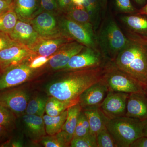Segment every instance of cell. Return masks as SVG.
Listing matches in <instances>:
<instances>
[{"mask_svg":"<svg viewBox=\"0 0 147 147\" xmlns=\"http://www.w3.org/2000/svg\"><path fill=\"white\" fill-rule=\"evenodd\" d=\"M102 20L96 33L98 47L107 61L113 62L129 40L112 14Z\"/></svg>","mask_w":147,"mask_h":147,"instance_id":"3957f363","label":"cell"},{"mask_svg":"<svg viewBox=\"0 0 147 147\" xmlns=\"http://www.w3.org/2000/svg\"><path fill=\"white\" fill-rule=\"evenodd\" d=\"M79 102V100H61L53 96H50L46 102L45 113L48 115L56 117L67 110L72 105Z\"/></svg>","mask_w":147,"mask_h":147,"instance_id":"603a6c76","label":"cell"},{"mask_svg":"<svg viewBox=\"0 0 147 147\" xmlns=\"http://www.w3.org/2000/svg\"><path fill=\"white\" fill-rule=\"evenodd\" d=\"M18 44L11 38L9 35L0 32V51Z\"/></svg>","mask_w":147,"mask_h":147,"instance_id":"d590c367","label":"cell"},{"mask_svg":"<svg viewBox=\"0 0 147 147\" xmlns=\"http://www.w3.org/2000/svg\"><path fill=\"white\" fill-rule=\"evenodd\" d=\"M16 119L15 114L0 103V125L11 131L15 126Z\"/></svg>","mask_w":147,"mask_h":147,"instance_id":"f1b7e54d","label":"cell"},{"mask_svg":"<svg viewBox=\"0 0 147 147\" xmlns=\"http://www.w3.org/2000/svg\"><path fill=\"white\" fill-rule=\"evenodd\" d=\"M28 100V94L21 89H9L0 92V103L16 116L21 115L26 112Z\"/></svg>","mask_w":147,"mask_h":147,"instance_id":"7c38bea8","label":"cell"},{"mask_svg":"<svg viewBox=\"0 0 147 147\" xmlns=\"http://www.w3.org/2000/svg\"><path fill=\"white\" fill-rule=\"evenodd\" d=\"M103 70L104 67L63 71L59 79L47 86V94L61 100H79L85 90L102 79Z\"/></svg>","mask_w":147,"mask_h":147,"instance_id":"6da1fadb","label":"cell"},{"mask_svg":"<svg viewBox=\"0 0 147 147\" xmlns=\"http://www.w3.org/2000/svg\"><path fill=\"white\" fill-rule=\"evenodd\" d=\"M108 62L100 50L85 46L82 51L74 55L61 70L71 71L102 67Z\"/></svg>","mask_w":147,"mask_h":147,"instance_id":"ba28073f","label":"cell"},{"mask_svg":"<svg viewBox=\"0 0 147 147\" xmlns=\"http://www.w3.org/2000/svg\"><path fill=\"white\" fill-rule=\"evenodd\" d=\"M129 94L121 92H108L99 106L100 110L109 119L125 116Z\"/></svg>","mask_w":147,"mask_h":147,"instance_id":"30bf717a","label":"cell"},{"mask_svg":"<svg viewBox=\"0 0 147 147\" xmlns=\"http://www.w3.org/2000/svg\"><path fill=\"white\" fill-rule=\"evenodd\" d=\"M129 147H147V137H139L130 145Z\"/></svg>","mask_w":147,"mask_h":147,"instance_id":"f35d334b","label":"cell"},{"mask_svg":"<svg viewBox=\"0 0 147 147\" xmlns=\"http://www.w3.org/2000/svg\"><path fill=\"white\" fill-rule=\"evenodd\" d=\"M73 40L63 34L47 37L40 36L36 42L29 48L37 55L50 57L63 45Z\"/></svg>","mask_w":147,"mask_h":147,"instance_id":"5bb4252c","label":"cell"},{"mask_svg":"<svg viewBox=\"0 0 147 147\" xmlns=\"http://www.w3.org/2000/svg\"><path fill=\"white\" fill-rule=\"evenodd\" d=\"M100 9V13L102 19H104L107 15L108 9V0H99Z\"/></svg>","mask_w":147,"mask_h":147,"instance_id":"60d3db41","label":"cell"},{"mask_svg":"<svg viewBox=\"0 0 147 147\" xmlns=\"http://www.w3.org/2000/svg\"><path fill=\"white\" fill-rule=\"evenodd\" d=\"M5 1H13V0H5Z\"/></svg>","mask_w":147,"mask_h":147,"instance_id":"681fc988","label":"cell"},{"mask_svg":"<svg viewBox=\"0 0 147 147\" xmlns=\"http://www.w3.org/2000/svg\"><path fill=\"white\" fill-rule=\"evenodd\" d=\"M47 99L41 97H36L28 101L26 109V114L43 117L45 113Z\"/></svg>","mask_w":147,"mask_h":147,"instance_id":"83f0119b","label":"cell"},{"mask_svg":"<svg viewBox=\"0 0 147 147\" xmlns=\"http://www.w3.org/2000/svg\"><path fill=\"white\" fill-rule=\"evenodd\" d=\"M119 20L123 32L129 40L147 45V15H123Z\"/></svg>","mask_w":147,"mask_h":147,"instance_id":"9c48e42d","label":"cell"},{"mask_svg":"<svg viewBox=\"0 0 147 147\" xmlns=\"http://www.w3.org/2000/svg\"><path fill=\"white\" fill-rule=\"evenodd\" d=\"M9 36L17 43L29 47L34 44L40 37L31 24L18 20Z\"/></svg>","mask_w":147,"mask_h":147,"instance_id":"ac0fdd59","label":"cell"},{"mask_svg":"<svg viewBox=\"0 0 147 147\" xmlns=\"http://www.w3.org/2000/svg\"><path fill=\"white\" fill-rule=\"evenodd\" d=\"M67 116L62 130L73 137L74 134L82 108L79 102L67 109Z\"/></svg>","mask_w":147,"mask_h":147,"instance_id":"cb8c5ba5","label":"cell"},{"mask_svg":"<svg viewBox=\"0 0 147 147\" xmlns=\"http://www.w3.org/2000/svg\"><path fill=\"white\" fill-rule=\"evenodd\" d=\"M108 92L107 85L102 79L82 93L79 97V103L83 109L100 106Z\"/></svg>","mask_w":147,"mask_h":147,"instance_id":"2e32d148","label":"cell"},{"mask_svg":"<svg viewBox=\"0 0 147 147\" xmlns=\"http://www.w3.org/2000/svg\"><path fill=\"white\" fill-rule=\"evenodd\" d=\"M35 54L28 46L18 44L0 51V71L27 61Z\"/></svg>","mask_w":147,"mask_h":147,"instance_id":"4fadbf2b","label":"cell"},{"mask_svg":"<svg viewBox=\"0 0 147 147\" xmlns=\"http://www.w3.org/2000/svg\"><path fill=\"white\" fill-rule=\"evenodd\" d=\"M72 2L74 5L83 4L84 0H71Z\"/></svg>","mask_w":147,"mask_h":147,"instance_id":"bcb514c9","label":"cell"},{"mask_svg":"<svg viewBox=\"0 0 147 147\" xmlns=\"http://www.w3.org/2000/svg\"><path fill=\"white\" fill-rule=\"evenodd\" d=\"M116 8L119 12L126 14L137 13L138 10L133 6L130 0H115Z\"/></svg>","mask_w":147,"mask_h":147,"instance_id":"d6a6232c","label":"cell"},{"mask_svg":"<svg viewBox=\"0 0 147 147\" xmlns=\"http://www.w3.org/2000/svg\"><path fill=\"white\" fill-rule=\"evenodd\" d=\"M58 15L51 12L43 11L35 16L30 24L39 36L42 37L63 34L60 28Z\"/></svg>","mask_w":147,"mask_h":147,"instance_id":"8fae6325","label":"cell"},{"mask_svg":"<svg viewBox=\"0 0 147 147\" xmlns=\"http://www.w3.org/2000/svg\"><path fill=\"white\" fill-rule=\"evenodd\" d=\"M146 121L125 116L109 120L106 127L115 140L117 147H129L135 140L144 136L143 129Z\"/></svg>","mask_w":147,"mask_h":147,"instance_id":"277c9868","label":"cell"},{"mask_svg":"<svg viewBox=\"0 0 147 147\" xmlns=\"http://www.w3.org/2000/svg\"><path fill=\"white\" fill-rule=\"evenodd\" d=\"M63 14L71 20L82 25L90 31L95 32L90 16L86 9L84 10L76 9L73 4L66 12Z\"/></svg>","mask_w":147,"mask_h":147,"instance_id":"484cf974","label":"cell"},{"mask_svg":"<svg viewBox=\"0 0 147 147\" xmlns=\"http://www.w3.org/2000/svg\"><path fill=\"white\" fill-rule=\"evenodd\" d=\"M125 116L142 121L147 119V96L145 93L129 94Z\"/></svg>","mask_w":147,"mask_h":147,"instance_id":"e0dca14e","label":"cell"},{"mask_svg":"<svg viewBox=\"0 0 147 147\" xmlns=\"http://www.w3.org/2000/svg\"><path fill=\"white\" fill-rule=\"evenodd\" d=\"M134 1L139 5H144L146 3V0H134Z\"/></svg>","mask_w":147,"mask_h":147,"instance_id":"7dc6e473","label":"cell"},{"mask_svg":"<svg viewBox=\"0 0 147 147\" xmlns=\"http://www.w3.org/2000/svg\"><path fill=\"white\" fill-rule=\"evenodd\" d=\"M117 67L147 88V45L129 40L113 62Z\"/></svg>","mask_w":147,"mask_h":147,"instance_id":"7a4b0ae2","label":"cell"},{"mask_svg":"<svg viewBox=\"0 0 147 147\" xmlns=\"http://www.w3.org/2000/svg\"><path fill=\"white\" fill-rule=\"evenodd\" d=\"M143 135L145 137H147V119L146 120L144 129H143Z\"/></svg>","mask_w":147,"mask_h":147,"instance_id":"f6af8a7d","label":"cell"},{"mask_svg":"<svg viewBox=\"0 0 147 147\" xmlns=\"http://www.w3.org/2000/svg\"><path fill=\"white\" fill-rule=\"evenodd\" d=\"M102 80L109 91L127 94L145 93L140 84L129 74L117 67L113 62H108L104 66Z\"/></svg>","mask_w":147,"mask_h":147,"instance_id":"5b68a950","label":"cell"},{"mask_svg":"<svg viewBox=\"0 0 147 147\" xmlns=\"http://www.w3.org/2000/svg\"><path fill=\"white\" fill-rule=\"evenodd\" d=\"M82 110L88 121L91 133L96 135L106 127L110 119L102 113L99 106L82 109Z\"/></svg>","mask_w":147,"mask_h":147,"instance_id":"44dd1931","label":"cell"},{"mask_svg":"<svg viewBox=\"0 0 147 147\" xmlns=\"http://www.w3.org/2000/svg\"><path fill=\"white\" fill-rule=\"evenodd\" d=\"M89 1L96 11L101 15L99 0H89Z\"/></svg>","mask_w":147,"mask_h":147,"instance_id":"7bdbcfd3","label":"cell"},{"mask_svg":"<svg viewBox=\"0 0 147 147\" xmlns=\"http://www.w3.org/2000/svg\"><path fill=\"white\" fill-rule=\"evenodd\" d=\"M13 8V1L0 0V15Z\"/></svg>","mask_w":147,"mask_h":147,"instance_id":"74e56055","label":"cell"},{"mask_svg":"<svg viewBox=\"0 0 147 147\" xmlns=\"http://www.w3.org/2000/svg\"><path fill=\"white\" fill-rule=\"evenodd\" d=\"M85 46L75 40L67 42L51 56L46 64L54 70H61L71 58L82 51Z\"/></svg>","mask_w":147,"mask_h":147,"instance_id":"9a60e30c","label":"cell"},{"mask_svg":"<svg viewBox=\"0 0 147 147\" xmlns=\"http://www.w3.org/2000/svg\"><path fill=\"white\" fill-rule=\"evenodd\" d=\"M67 113V110H66L56 117H52L46 114L43 116L45 131L47 135L53 136L61 131L65 123Z\"/></svg>","mask_w":147,"mask_h":147,"instance_id":"7402d4cb","label":"cell"},{"mask_svg":"<svg viewBox=\"0 0 147 147\" xmlns=\"http://www.w3.org/2000/svg\"><path fill=\"white\" fill-rule=\"evenodd\" d=\"M90 133L88 121L82 110L79 115L73 137H83L88 135Z\"/></svg>","mask_w":147,"mask_h":147,"instance_id":"4dcf8cb0","label":"cell"},{"mask_svg":"<svg viewBox=\"0 0 147 147\" xmlns=\"http://www.w3.org/2000/svg\"><path fill=\"white\" fill-rule=\"evenodd\" d=\"M40 0H13V9L18 20L30 24L37 15Z\"/></svg>","mask_w":147,"mask_h":147,"instance_id":"d6986e66","label":"cell"},{"mask_svg":"<svg viewBox=\"0 0 147 147\" xmlns=\"http://www.w3.org/2000/svg\"><path fill=\"white\" fill-rule=\"evenodd\" d=\"M145 94H146L147 96V88L145 90Z\"/></svg>","mask_w":147,"mask_h":147,"instance_id":"c3c4849f","label":"cell"},{"mask_svg":"<svg viewBox=\"0 0 147 147\" xmlns=\"http://www.w3.org/2000/svg\"><path fill=\"white\" fill-rule=\"evenodd\" d=\"M51 56L46 57L36 54L33 55L28 59L29 66L34 69H39L47 63Z\"/></svg>","mask_w":147,"mask_h":147,"instance_id":"e575fe53","label":"cell"},{"mask_svg":"<svg viewBox=\"0 0 147 147\" xmlns=\"http://www.w3.org/2000/svg\"><path fill=\"white\" fill-rule=\"evenodd\" d=\"M39 69L29 66L28 60L22 63L0 71V92L12 88L27 82L37 73Z\"/></svg>","mask_w":147,"mask_h":147,"instance_id":"52a82bcc","label":"cell"},{"mask_svg":"<svg viewBox=\"0 0 147 147\" xmlns=\"http://www.w3.org/2000/svg\"><path fill=\"white\" fill-rule=\"evenodd\" d=\"M0 146L2 147H21L23 146L24 144L22 141L16 140L12 141H7Z\"/></svg>","mask_w":147,"mask_h":147,"instance_id":"b9f144b4","label":"cell"},{"mask_svg":"<svg viewBox=\"0 0 147 147\" xmlns=\"http://www.w3.org/2000/svg\"><path fill=\"white\" fill-rule=\"evenodd\" d=\"M43 11L51 12L55 14L60 13L58 8L57 0H40L37 15Z\"/></svg>","mask_w":147,"mask_h":147,"instance_id":"836d02e7","label":"cell"},{"mask_svg":"<svg viewBox=\"0 0 147 147\" xmlns=\"http://www.w3.org/2000/svg\"><path fill=\"white\" fill-rule=\"evenodd\" d=\"M9 130L2 125H0V143L1 145L7 142L6 139L9 136Z\"/></svg>","mask_w":147,"mask_h":147,"instance_id":"ab89813d","label":"cell"},{"mask_svg":"<svg viewBox=\"0 0 147 147\" xmlns=\"http://www.w3.org/2000/svg\"><path fill=\"white\" fill-rule=\"evenodd\" d=\"M18 21L13 8L0 15V32L9 35L14 29Z\"/></svg>","mask_w":147,"mask_h":147,"instance_id":"4316f807","label":"cell"},{"mask_svg":"<svg viewBox=\"0 0 147 147\" xmlns=\"http://www.w3.org/2000/svg\"><path fill=\"white\" fill-rule=\"evenodd\" d=\"M59 11L61 13H64L73 5L71 0H57Z\"/></svg>","mask_w":147,"mask_h":147,"instance_id":"8d00e7d4","label":"cell"},{"mask_svg":"<svg viewBox=\"0 0 147 147\" xmlns=\"http://www.w3.org/2000/svg\"><path fill=\"white\" fill-rule=\"evenodd\" d=\"M72 138L73 137L61 130L56 135L45 136L40 141L45 147H66L70 146Z\"/></svg>","mask_w":147,"mask_h":147,"instance_id":"d4e9b609","label":"cell"},{"mask_svg":"<svg viewBox=\"0 0 147 147\" xmlns=\"http://www.w3.org/2000/svg\"><path fill=\"white\" fill-rule=\"evenodd\" d=\"M98 147H117L115 140L106 127L96 135Z\"/></svg>","mask_w":147,"mask_h":147,"instance_id":"1f68e13d","label":"cell"},{"mask_svg":"<svg viewBox=\"0 0 147 147\" xmlns=\"http://www.w3.org/2000/svg\"><path fill=\"white\" fill-rule=\"evenodd\" d=\"M23 120L29 136L36 141H40L46 135L42 117L35 115H24Z\"/></svg>","mask_w":147,"mask_h":147,"instance_id":"ffe728a7","label":"cell"},{"mask_svg":"<svg viewBox=\"0 0 147 147\" xmlns=\"http://www.w3.org/2000/svg\"><path fill=\"white\" fill-rule=\"evenodd\" d=\"M58 18L63 34L85 46L99 50L95 33L90 31L63 13L58 14Z\"/></svg>","mask_w":147,"mask_h":147,"instance_id":"8992f818","label":"cell"},{"mask_svg":"<svg viewBox=\"0 0 147 147\" xmlns=\"http://www.w3.org/2000/svg\"><path fill=\"white\" fill-rule=\"evenodd\" d=\"M69 147H98L96 135L90 133L83 137H74Z\"/></svg>","mask_w":147,"mask_h":147,"instance_id":"f546056e","label":"cell"},{"mask_svg":"<svg viewBox=\"0 0 147 147\" xmlns=\"http://www.w3.org/2000/svg\"><path fill=\"white\" fill-rule=\"evenodd\" d=\"M137 14L147 15V4L141 9L138 10Z\"/></svg>","mask_w":147,"mask_h":147,"instance_id":"ee69618b","label":"cell"}]
</instances>
